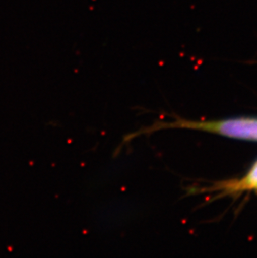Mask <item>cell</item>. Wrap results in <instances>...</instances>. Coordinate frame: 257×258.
I'll list each match as a JSON object with an SVG mask.
<instances>
[{"mask_svg":"<svg viewBox=\"0 0 257 258\" xmlns=\"http://www.w3.org/2000/svg\"><path fill=\"white\" fill-rule=\"evenodd\" d=\"M166 127L195 130L231 139L257 142L256 117H237L208 121L179 119L174 123L166 124Z\"/></svg>","mask_w":257,"mask_h":258,"instance_id":"6da1fadb","label":"cell"},{"mask_svg":"<svg viewBox=\"0 0 257 258\" xmlns=\"http://www.w3.org/2000/svg\"><path fill=\"white\" fill-rule=\"evenodd\" d=\"M211 190L221 195L257 191V160L242 177L221 181L213 185Z\"/></svg>","mask_w":257,"mask_h":258,"instance_id":"7a4b0ae2","label":"cell"}]
</instances>
